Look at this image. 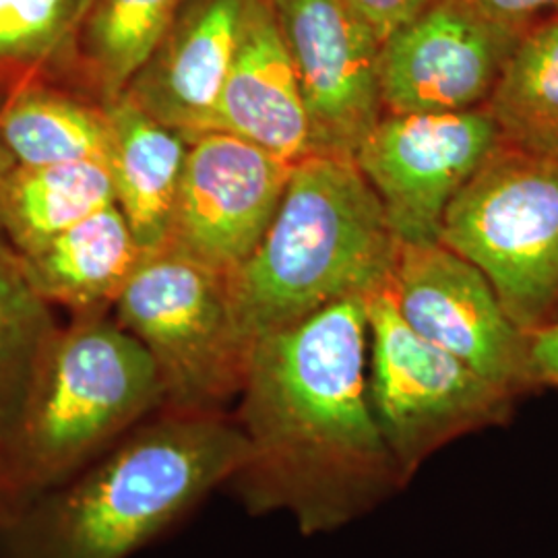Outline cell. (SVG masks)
Segmentation results:
<instances>
[{"label":"cell","mask_w":558,"mask_h":558,"mask_svg":"<svg viewBox=\"0 0 558 558\" xmlns=\"http://www.w3.org/2000/svg\"><path fill=\"white\" fill-rule=\"evenodd\" d=\"M389 292L405 323L513 398L534 391L530 336L472 260L437 242H401Z\"/></svg>","instance_id":"obj_9"},{"label":"cell","mask_w":558,"mask_h":558,"mask_svg":"<svg viewBox=\"0 0 558 558\" xmlns=\"http://www.w3.org/2000/svg\"><path fill=\"white\" fill-rule=\"evenodd\" d=\"M246 2L186 0L122 96L189 141L209 133L236 54Z\"/></svg>","instance_id":"obj_13"},{"label":"cell","mask_w":558,"mask_h":558,"mask_svg":"<svg viewBox=\"0 0 558 558\" xmlns=\"http://www.w3.org/2000/svg\"><path fill=\"white\" fill-rule=\"evenodd\" d=\"M92 0H0V92L60 83L81 15Z\"/></svg>","instance_id":"obj_22"},{"label":"cell","mask_w":558,"mask_h":558,"mask_svg":"<svg viewBox=\"0 0 558 558\" xmlns=\"http://www.w3.org/2000/svg\"><path fill=\"white\" fill-rule=\"evenodd\" d=\"M4 100H7V92H0V108H2Z\"/></svg>","instance_id":"obj_26"},{"label":"cell","mask_w":558,"mask_h":558,"mask_svg":"<svg viewBox=\"0 0 558 558\" xmlns=\"http://www.w3.org/2000/svg\"><path fill=\"white\" fill-rule=\"evenodd\" d=\"M523 36L463 0H437L380 46V100L389 114L486 108Z\"/></svg>","instance_id":"obj_12"},{"label":"cell","mask_w":558,"mask_h":558,"mask_svg":"<svg viewBox=\"0 0 558 558\" xmlns=\"http://www.w3.org/2000/svg\"><path fill=\"white\" fill-rule=\"evenodd\" d=\"M555 13H558V4H557V11H555Z\"/></svg>","instance_id":"obj_27"},{"label":"cell","mask_w":558,"mask_h":558,"mask_svg":"<svg viewBox=\"0 0 558 558\" xmlns=\"http://www.w3.org/2000/svg\"><path fill=\"white\" fill-rule=\"evenodd\" d=\"M244 459L232 412L163 408L75 476L0 511V558H131Z\"/></svg>","instance_id":"obj_2"},{"label":"cell","mask_w":558,"mask_h":558,"mask_svg":"<svg viewBox=\"0 0 558 558\" xmlns=\"http://www.w3.org/2000/svg\"><path fill=\"white\" fill-rule=\"evenodd\" d=\"M211 131L255 143L288 163L315 156L296 71L281 40L271 0L246 2L236 54Z\"/></svg>","instance_id":"obj_14"},{"label":"cell","mask_w":558,"mask_h":558,"mask_svg":"<svg viewBox=\"0 0 558 558\" xmlns=\"http://www.w3.org/2000/svg\"><path fill=\"white\" fill-rule=\"evenodd\" d=\"M440 242L478 267L523 333L558 323V161L500 143L449 205Z\"/></svg>","instance_id":"obj_5"},{"label":"cell","mask_w":558,"mask_h":558,"mask_svg":"<svg viewBox=\"0 0 558 558\" xmlns=\"http://www.w3.org/2000/svg\"><path fill=\"white\" fill-rule=\"evenodd\" d=\"M186 0H92L75 27L60 85L110 106L126 92Z\"/></svg>","instance_id":"obj_18"},{"label":"cell","mask_w":558,"mask_h":558,"mask_svg":"<svg viewBox=\"0 0 558 558\" xmlns=\"http://www.w3.org/2000/svg\"><path fill=\"white\" fill-rule=\"evenodd\" d=\"M296 71L315 156L354 160L385 114L380 44L348 0H271Z\"/></svg>","instance_id":"obj_11"},{"label":"cell","mask_w":558,"mask_h":558,"mask_svg":"<svg viewBox=\"0 0 558 558\" xmlns=\"http://www.w3.org/2000/svg\"><path fill=\"white\" fill-rule=\"evenodd\" d=\"M399 244L356 161L311 156L294 163L259 246L228 278L244 336L253 343L387 288Z\"/></svg>","instance_id":"obj_3"},{"label":"cell","mask_w":558,"mask_h":558,"mask_svg":"<svg viewBox=\"0 0 558 558\" xmlns=\"http://www.w3.org/2000/svg\"><path fill=\"white\" fill-rule=\"evenodd\" d=\"M530 377L534 389L558 391V323L530 333Z\"/></svg>","instance_id":"obj_25"},{"label":"cell","mask_w":558,"mask_h":558,"mask_svg":"<svg viewBox=\"0 0 558 558\" xmlns=\"http://www.w3.org/2000/svg\"><path fill=\"white\" fill-rule=\"evenodd\" d=\"M292 166L221 131L191 141L163 251L230 278L276 218Z\"/></svg>","instance_id":"obj_10"},{"label":"cell","mask_w":558,"mask_h":558,"mask_svg":"<svg viewBox=\"0 0 558 558\" xmlns=\"http://www.w3.org/2000/svg\"><path fill=\"white\" fill-rule=\"evenodd\" d=\"M366 299L341 300L253 341L234 418L246 459L228 486L251 513L317 536L401 490L368 393Z\"/></svg>","instance_id":"obj_1"},{"label":"cell","mask_w":558,"mask_h":558,"mask_svg":"<svg viewBox=\"0 0 558 558\" xmlns=\"http://www.w3.org/2000/svg\"><path fill=\"white\" fill-rule=\"evenodd\" d=\"M112 315L154 360L166 410L230 412L253 343L240 327L226 276L168 251L147 255Z\"/></svg>","instance_id":"obj_6"},{"label":"cell","mask_w":558,"mask_h":558,"mask_svg":"<svg viewBox=\"0 0 558 558\" xmlns=\"http://www.w3.org/2000/svg\"><path fill=\"white\" fill-rule=\"evenodd\" d=\"M350 7L366 21L379 36L380 44L399 27L416 20L437 0H348Z\"/></svg>","instance_id":"obj_24"},{"label":"cell","mask_w":558,"mask_h":558,"mask_svg":"<svg viewBox=\"0 0 558 558\" xmlns=\"http://www.w3.org/2000/svg\"><path fill=\"white\" fill-rule=\"evenodd\" d=\"M110 203L114 189L106 161L2 170L0 236L27 255Z\"/></svg>","instance_id":"obj_19"},{"label":"cell","mask_w":558,"mask_h":558,"mask_svg":"<svg viewBox=\"0 0 558 558\" xmlns=\"http://www.w3.org/2000/svg\"><path fill=\"white\" fill-rule=\"evenodd\" d=\"M34 288L73 315L112 311L147 253L117 203L20 255Z\"/></svg>","instance_id":"obj_15"},{"label":"cell","mask_w":558,"mask_h":558,"mask_svg":"<svg viewBox=\"0 0 558 558\" xmlns=\"http://www.w3.org/2000/svg\"><path fill=\"white\" fill-rule=\"evenodd\" d=\"M108 106L52 81H29L0 108V172L73 161H106Z\"/></svg>","instance_id":"obj_17"},{"label":"cell","mask_w":558,"mask_h":558,"mask_svg":"<svg viewBox=\"0 0 558 558\" xmlns=\"http://www.w3.org/2000/svg\"><path fill=\"white\" fill-rule=\"evenodd\" d=\"M486 110L502 143L558 161V13L523 34Z\"/></svg>","instance_id":"obj_21"},{"label":"cell","mask_w":558,"mask_h":558,"mask_svg":"<svg viewBox=\"0 0 558 558\" xmlns=\"http://www.w3.org/2000/svg\"><path fill=\"white\" fill-rule=\"evenodd\" d=\"M110 151L106 166L114 203L147 255L168 240L191 141L161 124L126 96L108 106Z\"/></svg>","instance_id":"obj_16"},{"label":"cell","mask_w":558,"mask_h":558,"mask_svg":"<svg viewBox=\"0 0 558 558\" xmlns=\"http://www.w3.org/2000/svg\"><path fill=\"white\" fill-rule=\"evenodd\" d=\"M364 302L371 403L405 484L442 447L511 418L518 398L416 333L389 286Z\"/></svg>","instance_id":"obj_7"},{"label":"cell","mask_w":558,"mask_h":558,"mask_svg":"<svg viewBox=\"0 0 558 558\" xmlns=\"http://www.w3.org/2000/svg\"><path fill=\"white\" fill-rule=\"evenodd\" d=\"M60 329L54 306L0 236V456L20 430Z\"/></svg>","instance_id":"obj_20"},{"label":"cell","mask_w":558,"mask_h":558,"mask_svg":"<svg viewBox=\"0 0 558 558\" xmlns=\"http://www.w3.org/2000/svg\"><path fill=\"white\" fill-rule=\"evenodd\" d=\"M163 410L160 375L112 311L73 315L0 456V511L75 476Z\"/></svg>","instance_id":"obj_4"},{"label":"cell","mask_w":558,"mask_h":558,"mask_svg":"<svg viewBox=\"0 0 558 558\" xmlns=\"http://www.w3.org/2000/svg\"><path fill=\"white\" fill-rule=\"evenodd\" d=\"M486 108L449 114H389L354 156L399 242H437L449 205L499 147Z\"/></svg>","instance_id":"obj_8"},{"label":"cell","mask_w":558,"mask_h":558,"mask_svg":"<svg viewBox=\"0 0 558 558\" xmlns=\"http://www.w3.org/2000/svg\"><path fill=\"white\" fill-rule=\"evenodd\" d=\"M482 17L515 34H525L548 11H557L558 0H463Z\"/></svg>","instance_id":"obj_23"}]
</instances>
